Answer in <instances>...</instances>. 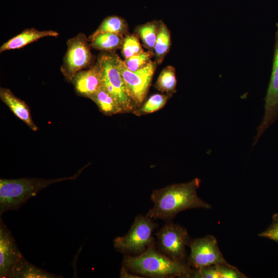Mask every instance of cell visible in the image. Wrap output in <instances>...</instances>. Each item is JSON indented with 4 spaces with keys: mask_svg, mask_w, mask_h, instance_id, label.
Returning a JSON list of instances; mask_svg holds the SVG:
<instances>
[{
    "mask_svg": "<svg viewBox=\"0 0 278 278\" xmlns=\"http://www.w3.org/2000/svg\"><path fill=\"white\" fill-rule=\"evenodd\" d=\"M201 180L196 178L182 183L173 184L154 190L151 195L153 203L146 216L152 219L170 221L179 213L193 208L210 209L212 206L197 194Z\"/></svg>",
    "mask_w": 278,
    "mask_h": 278,
    "instance_id": "1",
    "label": "cell"
},
{
    "mask_svg": "<svg viewBox=\"0 0 278 278\" xmlns=\"http://www.w3.org/2000/svg\"><path fill=\"white\" fill-rule=\"evenodd\" d=\"M123 266L135 274L155 278L190 277L193 271L187 263L174 260L161 252L155 242L140 254H126Z\"/></svg>",
    "mask_w": 278,
    "mask_h": 278,
    "instance_id": "2",
    "label": "cell"
},
{
    "mask_svg": "<svg viewBox=\"0 0 278 278\" xmlns=\"http://www.w3.org/2000/svg\"><path fill=\"white\" fill-rule=\"evenodd\" d=\"M86 165L74 175L57 179L22 178L13 179H0V215L8 211H15L29 199L50 185L66 180L76 179Z\"/></svg>",
    "mask_w": 278,
    "mask_h": 278,
    "instance_id": "3",
    "label": "cell"
},
{
    "mask_svg": "<svg viewBox=\"0 0 278 278\" xmlns=\"http://www.w3.org/2000/svg\"><path fill=\"white\" fill-rule=\"evenodd\" d=\"M157 227L158 224L152 219L146 215H137L128 232L114 239V247L124 254H140L155 242L152 233Z\"/></svg>",
    "mask_w": 278,
    "mask_h": 278,
    "instance_id": "4",
    "label": "cell"
},
{
    "mask_svg": "<svg viewBox=\"0 0 278 278\" xmlns=\"http://www.w3.org/2000/svg\"><path fill=\"white\" fill-rule=\"evenodd\" d=\"M116 54H103L97 60L101 75L102 87L118 103L124 113L133 111L135 106L128 94L118 68Z\"/></svg>",
    "mask_w": 278,
    "mask_h": 278,
    "instance_id": "5",
    "label": "cell"
},
{
    "mask_svg": "<svg viewBox=\"0 0 278 278\" xmlns=\"http://www.w3.org/2000/svg\"><path fill=\"white\" fill-rule=\"evenodd\" d=\"M158 249L171 259L186 263V248L191 239L185 228L171 220L156 234Z\"/></svg>",
    "mask_w": 278,
    "mask_h": 278,
    "instance_id": "6",
    "label": "cell"
},
{
    "mask_svg": "<svg viewBox=\"0 0 278 278\" xmlns=\"http://www.w3.org/2000/svg\"><path fill=\"white\" fill-rule=\"evenodd\" d=\"M117 65L123 79L127 93L136 107L141 106L149 90L155 70L156 63L150 61L136 71L129 70L124 61L116 55Z\"/></svg>",
    "mask_w": 278,
    "mask_h": 278,
    "instance_id": "7",
    "label": "cell"
},
{
    "mask_svg": "<svg viewBox=\"0 0 278 278\" xmlns=\"http://www.w3.org/2000/svg\"><path fill=\"white\" fill-rule=\"evenodd\" d=\"M67 51L63 59L61 71L65 78L71 81L78 72L88 67L92 60L88 39L79 33L67 42Z\"/></svg>",
    "mask_w": 278,
    "mask_h": 278,
    "instance_id": "8",
    "label": "cell"
},
{
    "mask_svg": "<svg viewBox=\"0 0 278 278\" xmlns=\"http://www.w3.org/2000/svg\"><path fill=\"white\" fill-rule=\"evenodd\" d=\"M272 69L265 100V113L263 120L257 128L253 145L257 142L265 130L278 117V22L276 24Z\"/></svg>",
    "mask_w": 278,
    "mask_h": 278,
    "instance_id": "9",
    "label": "cell"
},
{
    "mask_svg": "<svg viewBox=\"0 0 278 278\" xmlns=\"http://www.w3.org/2000/svg\"><path fill=\"white\" fill-rule=\"evenodd\" d=\"M188 265L195 269L217 265L228 264L221 252L216 238L208 235L202 238L191 239Z\"/></svg>",
    "mask_w": 278,
    "mask_h": 278,
    "instance_id": "10",
    "label": "cell"
},
{
    "mask_svg": "<svg viewBox=\"0 0 278 278\" xmlns=\"http://www.w3.org/2000/svg\"><path fill=\"white\" fill-rule=\"evenodd\" d=\"M23 255L11 231L0 219V277L11 278L13 270Z\"/></svg>",
    "mask_w": 278,
    "mask_h": 278,
    "instance_id": "11",
    "label": "cell"
},
{
    "mask_svg": "<svg viewBox=\"0 0 278 278\" xmlns=\"http://www.w3.org/2000/svg\"><path fill=\"white\" fill-rule=\"evenodd\" d=\"M71 82L78 95L89 98L102 87L101 75L97 63L87 70L77 73Z\"/></svg>",
    "mask_w": 278,
    "mask_h": 278,
    "instance_id": "12",
    "label": "cell"
},
{
    "mask_svg": "<svg viewBox=\"0 0 278 278\" xmlns=\"http://www.w3.org/2000/svg\"><path fill=\"white\" fill-rule=\"evenodd\" d=\"M0 98L13 113L32 130H38V128L32 120L30 109L24 101L17 97L9 89L4 88H0Z\"/></svg>",
    "mask_w": 278,
    "mask_h": 278,
    "instance_id": "13",
    "label": "cell"
},
{
    "mask_svg": "<svg viewBox=\"0 0 278 278\" xmlns=\"http://www.w3.org/2000/svg\"><path fill=\"white\" fill-rule=\"evenodd\" d=\"M58 36V32L54 30H39L33 28L26 29L4 43L0 47V53L22 48L42 38Z\"/></svg>",
    "mask_w": 278,
    "mask_h": 278,
    "instance_id": "14",
    "label": "cell"
},
{
    "mask_svg": "<svg viewBox=\"0 0 278 278\" xmlns=\"http://www.w3.org/2000/svg\"><path fill=\"white\" fill-rule=\"evenodd\" d=\"M29 263L23 256L14 267L11 278H63Z\"/></svg>",
    "mask_w": 278,
    "mask_h": 278,
    "instance_id": "15",
    "label": "cell"
},
{
    "mask_svg": "<svg viewBox=\"0 0 278 278\" xmlns=\"http://www.w3.org/2000/svg\"><path fill=\"white\" fill-rule=\"evenodd\" d=\"M89 98L96 104L100 111L105 115L110 116L124 113L116 100L102 87Z\"/></svg>",
    "mask_w": 278,
    "mask_h": 278,
    "instance_id": "16",
    "label": "cell"
},
{
    "mask_svg": "<svg viewBox=\"0 0 278 278\" xmlns=\"http://www.w3.org/2000/svg\"><path fill=\"white\" fill-rule=\"evenodd\" d=\"M90 46L99 50H113L120 47L123 42L122 36L112 33H102L90 38Z\"/></svg>",
    "mask_w": 278,
    "mask_h": 278,
    "instance_id": "17",
    "label": "cell"
},
{
    "mask_svg": "<svg viewBox=\"0 0 278 278\" xmlns=\"http://www.w3.org/2000/svg\"><path fill=\"white\" fill-rule=\"evenodd\" d=\"M176 70L173 66H168L161 72L155 83V88L162 92L171 95L176 92Z\"/></svg>",
    "mask_w": 278,
    "mask_h": 278,
    "instance_id": "18",
    "label": "cell"
},
{
    "mask_svg": "<svg viewBox=\"0 0 278 278\" xmlns=\"http://www.w3.org/2000/svg\"><path fill=\"white\" fill-rule=\"evenodd\" d=\"M126 28L125 22L122 18L116 15L109 16L103 20L90 38L102 33H112L122 35Z\"/></svg>",
    "mask_w": 278,
    "mask_h": 278,
    "instance_id": "19",
    "label": "cell"
},
{
    "mask_svg": "<svg viewBox=\"0 0 278 278\" xmlns=\"http://www.w3.org/2000/svg\"><path fill=\"white\" fill-rule=\"evenodd\" d=\"M170 46V34L167 26L163 23L159 26L154 50L158 61L162 60Z\"/></svg>",
    "mask_w": 278,
    "mask_h": 278,
    "instance_id": "20",
    "label": "cell"
},
{
    "mask_svg": "<svg viewBox=\"0 0 278 278\" xmlns=\"http://www.w3.org/2000/svg\"><path fill=\"white\" fill-rule=\"evenodd\" d=\"M170 96L161 94H153L133 112L137 116H141L157 111L164 107Z\"/></svg>",
    "mask_w": 278,
    "mask_h": 278,
    "instance_id": "21",
    "label": "cell"
},
{
    "mask_svg": "<svg viewBox=\"0 0 278 278\" xmlns=\"http://www.w3.org/2000/svg\"><path fill=\"white\" fill-rule=\"evenodd\" d=\"M159 26L155 22L148 23L139 27L137 32L145 46L153 49L155 43Z\"/></svg>",
    "mask_w": 278,
    "mask_h": 278,
    "instance_id": "22",
    "label": "cell"
},
{
    "mask_svg": "<svg viewBox=\"0 0 278 278\" xmlns=\"http://www.w3.org/2000/svg\"><path fill=\"white\" fill-rule=\"evenodd\" d=\"M151 56L150 51H143L125 59L124 62L129 70L136 71L146 66L151 61Z\"/></svg>",
    "mask_w": 278,
    "mask_h": 278,
    "instance_id": "23",
    "label": "cell"
},
{
    "mask_svg": "<svg viewBox=\"0 0 278 278\" xmlns=\"http://www.w3.org/2000/svg\"><path fill=\"white\" fill-rule=\"evenodd\" d=\"M143 52L138 38L134 35L128 36L122 44V54L125 59Z\"/></svg>",
    "mask_w": 278,
    "mask_h": 278,
    "instance_id": "24",
    "label": "cell"
},
{
    "mask_svg": "<svg viewBox=\"0 0 278 278\" xmlns=\"http://www.w3.org/2000/svg\"><path fill=\"white\" fill-rule=\"evenodd\" d=\"M258 236L278 243V213L272 216L270 225L264 231L258 234Z\"/></svg>",
    "mask_w": 278,
    "mask_h": 278,
    "instance_id": "25",
    "label": "cell"
},
{
    "mask_svg": "<svg viewBox=\"0 0 278 278\" xmlns=\"http://www.w3.org/2000/svg\"><path fill=\"white\" fill-rule=\"evenodd\" d=\"M119 277H121V278H141V277H143L139 276L137 275H135L129 272V271L125 266H123L120 269Z\"/></svg>",
    "mask_w": 278,
    "mask_h": 278,
    "instance_id": "26",
    "label": "cell"
}]
</instances>
